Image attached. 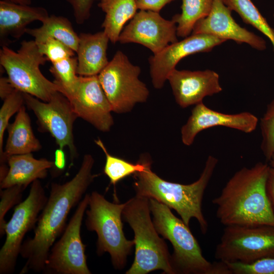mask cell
<instances>
[{
	"label": "cell",
	"instance_id": "obj_1",
	"mask_svg": "<svg viewBox=\"0 0 274 274\" xmlns=\"http://www.w3.org/2000/svg\"><path fill=\"white\" fill-rule=\"evenodd\" d=\"M94 163L92 155L85 154L80 168L71 180L62 184H51L47 201L34 228L33 236L22 243L20 255L26 262L20 274L30 270L43 272L52 246L66 226L71 210L79 204L98 176L92 173Z\"/></svg>",
	"mask_w": 274,
	"mask_h": 274
},
{
	"label": "cell",
	"instance_id": "obj_2",
	"mask_svg": "<svg viewBox=\"0 0 274 274\" xmlns=\"http://www.w3.org/2000/svg\"><path fill=\"white\" fill-rule=\"evenodd\" d=\"M270 167L258 162L251 167H242L228 180L212 200L221 224L274 226V213L266 187Z\"/></svg>",
	"mask_w": 274,
	"mask_h": 274
},
{
	"label": "cell",
	"instance_id": "obj_3",
	"mask_svg": "<svg viewBox=\"0 0 274 274\" xmlns=\"http://www.w3.org/2000/svg\"><path fill=\"white\" fill-rule=\"evenodd\" d=\"M218 163L215 157L210 155L199 179L190 184L165 181L151 170L150 159L145 168L133 175V189L136 195L153 198L174 209L188 226L191 219H196L201 232L206 234L208 223L202 210L204 191Z\"/></svg>",
	"mask_w": 274,
	"mask_h": 274
},
{
	"label": "cell",
	"instance_id": "obj_4",
	"mask_svg": "<svg viewBox=\"0 0 274 274\" xmlns=\"http://www.w3.org/2000/svg\"><path fill=\"white\" fill-rule=\"evenodd\" d=\"M149 203L157 231L173 246L171 261L175 274H231L226 263H212L204 257L189 226L171 209L153 198H149Z\"/></svg>",
	"mask_w": 274,
	"mask_h": 274
},
{
	"label": "cell",
	"instance_id": "obj_5",
	"mask_svg": "<svg viewBox=\"0 0 274 274\" xmlns=\"http://www.w3.org/2000/svg\"><path fill=\"white\" fill-rule=\"evenodd\" d=\"M149 198L135 195L125 202L124 221L134 234V261L125 273L146 274L156 270L175 274L167 246L157 231L151 217Z\"/></svg>",
	"mask_w": 274,
	"mask_h": 274
},
{
	"label": "cell",
	"instance_id": "obj_6",
	"mask_svg": "<svg viewBox=\"0 0 274 274\" xmlns=\"http://www.w3.org/2000/svg\"><path fill=\"white\" fill-rule=\"evenodd\" d=\"M123 203H113L105 196L93 191L90 194L85 214V225L97 235L96 253L101 256L108 253L112 265L116 269H122L126 265L127 258L134 246V240H128L123 230L122 212Z\"/></svg>",
	"mask_w": 274,
	"mask_h": 274
},
{
	"label": "cell",
	"instance_id": "obj_7",
	"mask_svg": "<svg viewBox=\"0 0 274 274\" xmlns=\"http://www.w3.org/2000/svg\"><path fill=\"white\" fill-rule=\"evenodd\" d=\"M47 61L34 40L22 41L16 52L8 46L0 50V64L14 88L46 102L60 92L58 85L41 73L40 67Z\"/></svg>",
	"mask_w": 274,
	"mask_h": 274
},
{
	"label": "cell",
	"instance_id": "obj_8",
	"mask_svg": "<svg viewBox=\"0 0 274 274\" xmlns=\"http://www.w3.org/2000/svg\"><path fill=\"white\" fill-rule=\"evenodd\" d=\"M141 72L140 66L133 64L123 52L118 50L98 75L112 112L126 113L136 104L147 101L149 90L139 79Z\"/></svg>",
	"mask_w": 274,
	"mask_h": 274
},
{
	"label": "cell",
	"instance_id": "obj_9",
	"mask_svg": "<svg viewBox=\"0 0 274 274\" xmlns=\"http://www.w3.org/2000/svg\"><path fill=\"white\" fill-rule=\"evenodd\" d=\"M274 257V226L233 225L223 229L215 258L225 263L250 264Z\"/></svg>",
	"mask_w": 274,
	"mask_h": 274
},
{
	"label": "cell",
	"instance_id": "obj_10",
	"mask_svg": "<svg viewBox=\"0 0 274 274\" xmlns=\"http://www.w3.org/2000/svg\"><path fill=\"white\" fill-rule=\"evenodd\" d=\"M47 199L41 182L36 180L31 183L27 197L15 206L5 226L6 239L0 250V274L14 271L24 237L35 228Z\"/></svg>",
	"mask_w": 274,
	"mask_h": 274
},
{
	"label": "cell",
	"instance_id": "obj_11",
	"mask_svg": "<svg viewBox=\"0 0 274 274\" xmlns=\"http://www.w3.org/2000/svg\"><path fill=\"white\" fill-rule=\"evenodd\" d=\"M90 194L79 203L60 238L52 246L43 272L49 274H91L81 237L84 213Z\"/></svg>",
	"mask_w": 274,
	"mask_h": 274
},
{
	"label": "cell",
	"instance_id": "obj_12",
	"mask_svg": "<svg viewBox=\"0 0 274 274\" xmlns=\"http://www.w3.org/2000/svg\"><path fill=\"white\" fill-rule=\"evenodd\" d=\"M23 93L25 104L37 118L39 129L49 133L59 148H68L72 164L78 155L74 143L73 125L78 117L68 99L59 91L56 92L47 102Z\"/></svg>",
	"mask_w": 274,
	"mask_h": 274
},
{
	"label": "cell",
	"instance_id": "obj_13",
	"mask_svg": "<svg viewBox=\"0 0 274 274\" xmlns=\"http://www.w3.org/2000/svg\"><path fill=\"white\" fill-rule=\"evenodd\" d=\"M177 24L158 12L140 10L122 30L118 42L141 44L156 54L168 45L178 41Z\"/></svg>",
	"mask_w": 274,
	"mask_h": 274
},
{
	"label": "cell",
	"instance_id": "obj_14",
	"mask_svg": "<svg viewBox=\"0 0 274 274\" xmlns=\"http://www.w3.org/2000/svg\"><path fill=\"white\" fill-rule=\"evenodd\" d=\"M67 98L78 117L99 131H110L114 124L112 110L98 75L79 76L75 90Z\"/></svg>",
	"mask_w": 274,
	"mask_h": 274
},
{
	"label": "cell",
	"instance_id": "obj_15",
	"mask_svg": "<svg viewBox=\"0 0 274 274\" xmlns=\"http://www.w3.org/2000/svg\"><path fill=\"white\" fill-rule=\"evenodd\" d=\"M226 41L204 33H191L180 41L171 44L149 58L152 85L161 89L170 73L178 62L189 55L211 51Z\"/></svg>",
	"mask_w": 274,
	"mask_h": 274
},
{
	"label": "cell",
	"instance_id": "obj_16",
	"mask_svg": "<svg viewBox=\"0 0 274 274\" xmlns=\"http://www.w3.org/2000/svg\"><path fill=\"white\" fill-rule=\"evenodd\" d=\"M258 123L257 117L250 112L224 113L213 110L201 102L195 105L187 122L182 127L181 140L185 145L191 146L200 131L216 126L250 133L256 129Z\"/></svg>",
	"mask_w": 274,
	"mask_h": 274
},
{
	"label": "cell",
	"instance_id": "obj_17",
	"mask_svg": "<svg viewBox=\"0 0 274 274\" xmlns=\"http://www.w3.org/2000/svg\"><path fill=\"white\" fill-rule=\"evenodd\" d=\"M192 33H204L237 44L245 43L258 51L266 48L265 40L236 22L223 0H213L209 14L198 21Z\"/></svg>",
	"mask_w": 274,
	"mask_h": 274
},
{
	"label": "cell",
	"instance_id": "obj_18",
	"mask_svg": "<svg viewBox=\"0 0 274 274\" xmlns=\"http://www.w3.org/2000/svg\"><path fill=\"white\" fill-rule=\"evenodd\" d=\"M175 100L182 108L202 102L207 96L221 92L219 75L211 70H173L167 77Z\"/></svg>",
	"mask_w": 274,
	"mask_h": 274
},
{
	"label": "cell",
	"instance_id": "obj_19",
	"mask_svg": "<svg viewBox=\"0 0 274 274\" xmlns=\"http://www.w3.org/2000/svg\"><path fill=\"white\" fill-rule=\"evenodd\" d=\"M49 16L47 10L42 7H32L0 1V43L8 46L11 43L9 38L19 39L35 21L43 22Z\"/></svg>",
	"mask_w": 274,
	"mask_h": 274
},
{
	"label": "cell",
	"instance_id": "obj_20",
	"mask_svg": "<svg viewBox=\"0 0 274 274\" xmlns=\"http://www.w3.org/2000/svg\"><path fill=\"white\" fill-rule=\"evenodd\" d=\"M110 39L103 30L95 33L79 35L77 74L81 76L98 75L109 61L107 50Z\"/></svg>",
	"mask_w": 274,
	"mask_h": 274
},
{
	"label": "cell",
	"instance_id": "obj_21",
	"mask_svg": "<svg viewBox=\"0 0 274 274\" xmlns=\"http://www.w3.org/2000/svg\"><path fill=\"white\" fill-rule=\"evenodd\" d=\"M7 163L9 169L0 181L1 189L15 185L26 188L35 180L45 178L48 170L54 166V161L36 159L31 153L12 155L8 158Z\"/></svg>",
	"mask_w": 274,
	"mask_h": 274
},
{
	"label": "cell",
	"instance_id": "obj_22",
	"mask_svg": "<svg viewBox=\"0 0 274 274\" xmlns=\"http://www.w3.org/2000/svg\"><path fill=\"white\" fill-rule=\"evenodd\" d=\"M8 138L1 156V163H6L9 157L31 153L42 148L39 140L35 135L30 117L23 106L17 112L14 121L9 124Z\"/></svg>",
	"mask_w": 274,
	"mask_h": 274
},
{
	"label": "cell",
	"instance_id": "obj_23",
	"mask_svg": "<svg viewBox=\"0 0 274 274\" xmlns=\"http://www.w3.org/2000/svg\"><path fill=\"white\" fill-rule=\"evenodd\" d=\"M98 6L105 13L101 27L110 41L115 44L125 24L137 12L136 0H100Z\"/></svg>",
	"mask_w": 274,
	"mask_h": 274
},
{
	"label": "cell",
	"instance_id": "obj_24",
	"mask_svg": "<svg viewBox=\"0 0 274 274\" xmlns=\"http://www.w3.org/2000/svg\"><path fill=\"white\" fill-rule=\"evenodd\" d=\"M39 28H27L26 33L32 36L37 44L48 38L56 39L76 52L79 35L75 31L72 23L66 17L54 15H49L42 22Z\"/></svg>",
	"mask_w": 274,
	"mask_h": 274
},
{
	"label": "cell",
	"instance_id": "obj_25",
	"mask_svg": "<svg viewBox=\"0 0 274 274\" xmlns=\"http://www.w3.org/2000/svg\"><path fill=\"white\" fill-rule=\"evenodd\" d=\"M95 143L105 154L106 162L104 173L110 179V183L114 186L126 177L143 170L149 160L151 159L148 154H143L138 162L133 163L111 155L99 138L95 140Z\"/></svg>",
	"mask_w": 274,
	"mask_h": 274
},
{
	"label": "cell",
	"instance_id": "obj_26",
	"mask_svg": "<svg viewBox=\"0 0 274 274\" xmlns=\"http://www.w3.org/2000/svg\"><path fill=\"white\" fill-rule=\"evenodd\" d=\"M213 3V0H182L181 13L172 18L177 24L178 37L190 35L196 23L209 14Z\"/></svg>",
	"mask_w": 274,
	"mask_h": 274
},
{
	"label": "cell",
	"instance_id": "obj_27",
	"mask_svg": "<svg viewBox=\"0 0 274 274\" xmlns=\"http://www.w3.org/2000/svg\"><path fill=\"white\" fill-rule=\"evenodd\" d=\"M231 11L235 12L246 24H250L267 37L274 51V29L268 24L251 0H223Z\"/></svg>",
	"mask_w": 274,
	"mask_h": 274
},
{
	"label": "cell",
	"instance_id": "obj_28",
	"mask_svg": "<svg viewBox=\"0 0 274 274\" xmlns=\"http://www.w3.org/2000/svg\"><path fill=\"white\" fill-rule=\"evenodd\" d=\"M77 66V57L73 56L52 63L49 69L54 78L53 82L67 98L74 92L78 82Z\"/></svg>",
	"mask_w": 274,
	"mask_h": 274
},
{
	"label": "cell",
	"instance_id": "obj_29",
	"mask_svg": "<svg viewBox=\"0 0 274 274\" xmlns=\"http://www.w3.org/2000/svg\"><path fill=\"white\" fill-rule=\"evenodd\" d=\"M261 150L266 161L274 155V98L267 105L260 119Z\"/></svg>",
	"mask_w": 274,
	"mask_h": 274
},
{
	"label": "cell",
	"instance_id": "obj_30",
	"mask_svg": "<svg viewBox=\"0 0 274 274\" xmlns=\"http://www.w3.org/2000/svg\"><path fill=\"white\" fill-rule=\"evenodd\" d=\"M3 100L0 109V155L3 152L4 135L9 124V120L25 104L23 92L17 89L14 90Z\"/></svg>",
	"mask_w": 274,
	"mask_h": 274
},
{
	"label": "cell",
	"instance_id": "obj_31",
	"mask_svg": "<svg viewBox=\"0 0 274 274\" xmlns=\"http://www.w3.org/2000/svg\"><path fill=\"white\" fill-rule=\"evenodd\" d=\"M25 188L15 185L9 188L1 189L0 196V236L5 234V229L7 222L5 217L7 213L15 205L21 202L22 192Z\"/></svg>",
	"mask_w": 274,
	"mask_h": 274
},
{
	"label": "cell",
	"instance_id": "obj_32",
	"mask_svg": "<svg viewBox=\"0 0 274 274\" xmlns=\"http://www.w3.org/2000/svg\"><path fill=\"white\" fill-rule=\"evenodd\" d=\"M37 44L41 53L52 63L75 56L73 50L55 39L48 38Z\"/></svg>",
	"mask_w": 274,
	"mask_h": 274
},
{
	"label": "cell",
	"instance_id": "obj_33",
	"mask_svg": "<svg viewBox=\"0 0 274 274\" xmlns=\"http://www.w3.org/2000/svg\"><path fill=\"white\" fill-rule=\"evenodd\" d=\"M226 263L231 274H274V257L263 258L250 264Z\"/></svg>",
	"mask_w": 274,
	"mask_h": 274
},
{
	"label": "cell",
	"instance_id": "obj_34",
	"mask_svg": "<svg viewBox=\"0 0 274 274\" xmlns=\"http://www.w3.org/2000/svg\"><path fill=\"white\" fill-rule=\"evenodd\" d=\"M72 6L75 20L78 24L84 23L90 17L94 0H66Z\"/></svg>",
	"mask_w": 274,
	"mask_h": 274
},
{
	"label": "cell",
	"instance_id": "obj_35",
	"mask_svg": "<svg viewBox=\"0 0 274 274\" xmlns=\"http://www.w3.org/2000/svg\"><path fill=\"white\" fill-rule=\"evenodd\" d=\"M175 0H136L138 9L155 12L159 11L167 4Z\"/></svg>",
	"mask_w": 274,
	"mask_h": 274
},
{
	"label": "cell",
	"instance_id": "obj_36",
	"mask_svg": "<svg viewBox=\"0 0 274 274\" xmlns=\"http://www.w3.org/2000/svg\"><path fill=\"white\" fill-rule=\"evenodd\" d=\"M266 193L274 213V167H270L266 182Z\"/></svg>",
	"mask_w": 274,
	"mask_h": 274
},
{
	"label": "cell",
	"instance_id": "obj_37",
	"mask_svg": "<svg viewBox=\"0 0 274 274\" xmlns=\"http://www.w3.org/2000/svg\"><path fill=\"white\" fill-rule=\"evenodd\" d=\"M14 87L9 81L8 78L2 77L0 79V96L4 100L14 90Z\"/></svg>",
	"mask_w": 274,
	"mask_h": 274
},
{
	"label": "cell",
	"instance_id": "obj_38",
	"mask_svg": "<svg viewBox=\"0 0 274 274\" xmlns=\"http://www.w3.org/2000/svg\"><path fill=\"white\" fill-rule=\"evenodd\" d=\"M54 167L59 170H62L65 167V157L63 149H57L55 152Z\"/></svg>",
	"mask_w": 274,
	"mask_h": 274
},
{
	"label": "cell",
	"instance_id": "obj_39",
	"mask_svg": "<svg viewBox=\"0 0 274 274\" xmlns=\"http://www.w3.org/2000/svg\"><path fill=\"white\" fill-rule=\"evenodd\" d=\"M9 2L24 5H30L32 3V0H5Z\"/></svg>",
	"mask_w": 274,
	"mask_h": 274
},
{
	"label": "cell",
	"instance_id": "obj_40",
	"mask_svg": "<svg viewBox=\"0 0 274 274\" xmlns=\"http://www.w3.org/2000/svg\"><path fill=\"white\" fill-rule=\"evenodd\" d=\"M269 162L270 166L274 167V155L272 156Z\"/></svg>",
	"mask_w": 274,
	"mask_h": 274
},
{
	"label": "cell",
	"instance_id": "obj_41",
	"mask_svg": "<svg viewBox=\"0 0 274 274\" xmlns=\"http://www.w3.org/2000/svg\"><path fill=\"white\" fill-rule=\"evenodd\" d=\"M273 17H274V14H273Z\"/></svg>",
	"mask_w": 274,
	"mask_h": 274
}]
</instances>
